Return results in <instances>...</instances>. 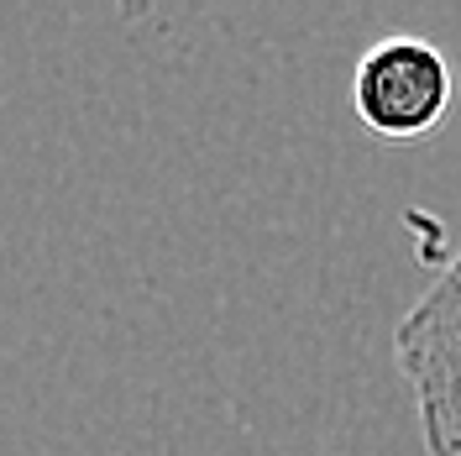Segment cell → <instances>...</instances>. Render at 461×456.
Wrapping results in <instances>:
<instances>
[{
    "mask_svg": "<svg viewBox=\"0 0 461 456\" xmlns=\"http://www.w3.org/2000/svg\"><path fill=\"white\" fill-rule=\"evenodd\" d=\"M456 68L430 37L393 32L377 37L351 68V111L367 137L383 142H420L451 115Z\"/></svg>",
    "mask_w": 461,
    "mask_h": 456,
    "instance_id": "obj_2",
    "label": "cell"
},
{
    "mask_svg": "<svg viewBox=\"0 0 461 456\" xmlns=\"http://www.w3.org/2000/svg\"><path fill=\"white\" fill-rule=\"evenodd\" d=\"M393 362L430 456H461V252L393 331Z\"/></svg>",
    "mask_w": 461,
    "mask_h": 456,
    "instance_id": "obj_1",
    "label": "cell"
}]
</instances>
